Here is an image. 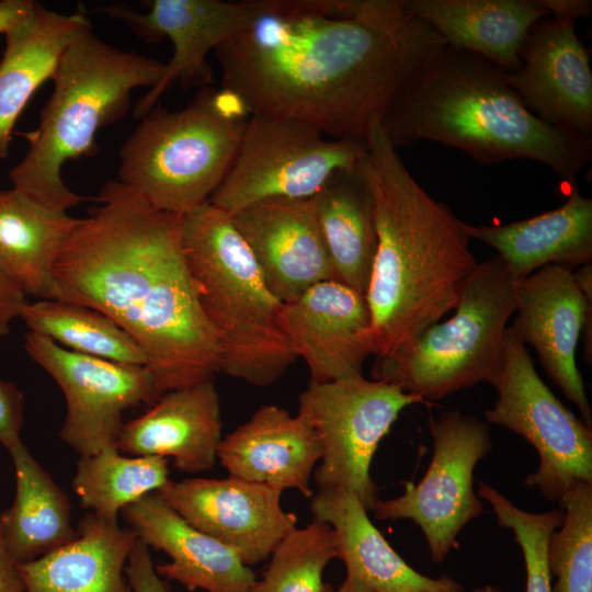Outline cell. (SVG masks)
<instances>
[{
    "instance_id": "ab89813d",
    "label": "cell",
    "mask_w": 592,
    "mask_h": 592,
    "mask_svg": "<svg viewBox=\"0 0 592 592\" xmlns=\"http://www.w3.org/2000/svg\"><path fill=\"white\" fill-rule=\"evenodd\" d=\"M551 16L587 18L591 13L592 2L587 0H539ZM549 15V16H550Z\"/></svg>"
},
{
    "instance_id": "836d02e7",
    "label": "cell",
    "mask_w": 592,
    "mask_h": 592,
    "mask_svg": "<svg viewBox=\"0 0 592 592\" xmlns=\"http://www.w3.org/2000/svg\"><path fill=\"white\" fill-rule=\"evenodd\" d=\"M561 525L548 540L551 592H592V483L574 481L559 501Z\"/></svg>"
},
{
    "instance_id": "f546056e",
    "label": "cell",
    "mask_w": 592,
    "mask_h": 592,
    "mask_svg": "<svg viewBox=\"0 0 592 592\" xmlns=\"http://www.w3.org/2000/svg\"><path fill=\"white\" fill-rule=\"evenodd\" d=\"M15 471V497L0 512L3 544L16 563H24L69 544L77 536L67 494L23 442L9 451Z\"/></svg>"
},
{
    "instance_id": "603a6c76",
    "label": "cell",
    "mask_w": 592,
    "mask_h": 592,
    "mask_svg": "<svg viewBox=\"0 0 592 592\" xmlns=\"http://www.w3.org/2000/svg\"><path fill=\"white\" fill-rule=\"evenodd\" d=\"M310 510L315 520L333 528L338 559L345 565L346 574L355 577L368 592H464L451 577L431 578L410 567L351 491L320 488L311 497Z\"/></svg>"
},
{
    "instance_id": "30bf717a",
    "label": "cell",
    "mask_w": 592,
    "mask_h": 592,
    "mask_svg": "<svg viewBox=\"0 0 592 592\" xmlns=\"http://www.w3.org/2000/svg\"><path fill=\"white\" fill-rule=\"evenodd\" d=\"M298 414L321 447L312 478L320 488L354 493L366 510L377 501L371 465L380 441L409 406L428 403L398 386L362 376L310 383L298 398Z\"/></svg>"
},
{
    "instance_id": "8fae6325",
    "label": "cell",
    "mask_w": 592,
    "mask_h": 592,
    "mask_svg": "<svg viewBox=\"0 0 592 592\" xmlns=\"http://www.w3.org/2000/svg\"><path fill=\"white\" fill-rule=\"evenodd\" d=\"M497 400L486 420L528 442L537 452V469L525 486L559 502L574 481L592 483V428L569 410L542 380L528 350L508 327Z\"/></svg>"
},
{
    "instance_id": "8992f818",
    "label": "cell",
    "mask_w": 592,
    "mask_h": 592,
    "mask_svg": "<svg viewBox=\"0 0 592 592\" xmlns=\"http://www.w3.org/2000/svg\"><path fill=\"white\" fill-rule=\"evenodd\" d=\"M181 248L198 305L220 348L221 372L257 387L296 361L270 291L230 215L208 202L181 215Z\"/></svg>"
},
{
    "instance_id": "7402d4cb",
    "label": "cell",
    "mask_w": 592,
    "mask_h": 592,
    "mask_svg": "<svg viewBox=\"0 0 592 592\" xmlns=\"http://www.w3.org/2000/svg\"><path fill=\"white\" fill-rule=\"evenodd\" d=\"M214 379L164 392L143 415L124 422L116 446L129 456L172 458L184 473L214 467L223 440Z\"/></svg>"
},
{
    "instance_id": "44dd1931",
    "label": "cell",
    "mask_w": 592,
    "mask_h": 592,
    "mask_svg": "<svg viewBox=\"0 0 592 592\" xmlns=\"http://www.w3.org/2000/svg\"><path fill=\"white\" fill-rule=\"evenodd\" d=\"M321 458L315 430L298 413L275 405L260 407L223 437L217 459L228 476L311 498L310 481Z\"/></svg>"
},
{
    "instance_id": "1f68e13d",
    "label": "cell",
    "mask_w": 592,
    "mask_h": 592,
    "mask_svg": "<svg viewBox=\"0 0 592 592\" xmlns=\"http://www.w3.org/2000/svg\"><path fill=\"white\" fill-rule=\"evenodd\" d=\"M168 480V458L129 456L110 446L78 459L72 488L82 508L117 523L124 508L157 492Z\"/></svg>"
},
{
    "instance_id": "9a60e30c",
    "label": "cell",
    "mask_w": 592,
    "mask_h": 592,
    "mask_svg": "<svg viewBox=\"0 0 592 592\" xmlns=\"http://www.w3.org/2000/svg\"><path fill=\"white\" fill-rule=\"evenodd\" d=\"M146 13L125 4L100 8L103 14L124 22L147 43L169 38L173 53L160 81L144 94L133 115L140 119L174 83L184 89L208 87L213 73L207 54L223 43L251 29L269 13L266 0H151Z\"/></svg>"
},
{
    "instance_id": "e575fe53",
    "label": "cell",
    "mask_w": 592,
    "mask_h": 592,
    "mask_svg": "<svg viewBox=\"0 0 592 592\" xmlns=\"http://www.w3.org/2000/svg\"><path fill=\"white\" fill-rule=\"evenodd\" d=\"M477 494L490 504L499 526L514 534L524 558V592H551L553 578L548 568L547 547L551 533L562 523V509L542 513L525 511L483 481H478Z\"/></svg>"
},
{
    "instance_id": "74e56055",
    "label": "cell",
    "mask_w": 592,
    "mask_h": 592,
    "mask_svg": "<svg viewBox=\"0 0 592 592\" xmlns=\"http://www.w3.org/2000/svg\"><path fill=\"white\" fill-rule=\"evenodd\" d=\"M27 301L23 292L0 271V339L10 331V323L20 317Z\"/></svg>"
},
{
    "instance_id": "7a4b0ae2",
    "label": "cell",
    "mask_w": 592,
    "mask_h": 592,
    "mask_svg": "<svg viewBox=\"0 0 592 592\" xmlns=\"http://www.w3.org/2000/svg\"><path fill=\"white\" fill-rule=\"evenodd\" d=\"M94 201L100 205L62 243L53 299L117 323L145 352L160 396L214 379L220 348L185 264L181 215L153 208L119 180L106 182Z\"/></svg>"
},
{
    "instance_id": "3957f363",
    "label": "cell",
    "mask_w": 592,
    "mask_h": 592,
    "mask_svg": "<svg viewBox=\"0 0 592 592\" xmlns=\"http://www.w3.org/2000/svg\"><path fill=\"white\" fill-rule=\"evenodd\" d=\"M363 168L374 200L377 246L365 299L376 360L407 351L454 310L478 262L468 224L414 180L380 127L371 124Z\"/></svg>"
},
{
    "instance_id": "b9f144b4",
    "label": "cell",
    "mask_w": 592,
    "mask_h": 592,
    "mask_svg": "<svg viewBox=\"0 0 592 592\" xmlns=\"http://www.w3.org/2000/svg\"><path fill=\"white\" fill-rule=\"evenodd\" d=\"M337 592H368L367 589L353 576L346 574Z\"/></svg>"
},
{
    "instance_id": "7bdbcfd3",
    "label": "cell",
    "mask_w": 592,
    "mask_h": 592,
    "mask_svg": "<svg viewBox=\"0 0 592 592\" xmlns=\"http://www.w3.org/2000/svg\"><path fill=\"white\" fill-rule=\"evenodd\" d=\"M471 592H504V591H502L500 588L494 587V585H483V587L476 588Z\"/></svg>"
},
{
    "instance_id": "d4e9b609",
    "label": "cell",
    "mask_w": 592,
    "mask_h": 592,
    "mask_svg": "<svg viewBox=\"0 0 592 592\" xmlns=\"http://www.w3.org/2000/svg\"><path fill=\"white\" fill-rule=\"evenodd\" d=\"M446 46L481 56L504 71L520 67L530 30L549 16L539 0H401Z\"/></svg>"
},
{
    "instance_id": "e0dca14e",
    "label": "cell",
    "mask_w": 592,
    "mask_h": 592,
    "mask_svg": "<svg viewBox=\"0 0 592 592\" xmlns=\"http://www.w3.org/2000/svg\"><path fill=\"white\" fill-rule=\"evenodd\" d=\"M576 21L550 15L534 24L520 49V67L504 78L538 118L592 139V70Z\"/></svg>"
},
{
    "instance_id": "4fadbf2b",
    "label": "cell",
    "mask_w": 592,
    "mask_h": 592,
    "mask_svg": "<svg viewBox=\"0 0 592 592\" xmlns=\"http://www.w3.org/2000/svg\"><path fill=\"white\" fill-rule=\"evenodd\" d=\"M514 315V335L534 348L548 377L592 428V409L576 362L583 337L585 360L592 364L591 263L574 271L545 265L516 280Z\"/></svg>"
},
{
    "instance_id": "7c38bea8",
    "label": "cell",
    "mask_w": 592,
    "mask_h": 592,
    "mask_svg": "<svg viewBox=\"0 0 592 592\" xmlns=\"http://www.w3.org/2000/svg\"><path fill=\"white\" fill-rule=\"evenodd\" d=\"M433 455L423 478L396 498L375 502L377 520H410L422 531L431 560L442 562L460 531L483 513L474 471L492 449L488 424L458 410L429 420Z\"/></svg>"
},
{
    "instance_id": "277c9868",
    "label": "cell",
    "mask_w": 592,
    "mask_h": 592,
    "mask_svg": "<svg viewBox=\"0 0 592 592\" xmlns=\"http://www.w3.org/2000/svg\"><path fill=\"white\" fill-rule=\"evenodd\" d=\"M379 123L396 149L430 140L482 164L532 160L548 167L570 189L592 159V139L530 112L502 68L446 45Z\"/></svg>"
},
{
    "instance_id": "484cf974",
    "label": "cell",
    "mask_w": 592,
    "mask_h": 592,
    "mask_svg": "<svg viewBox=\"0 0 592 592\" xmlns=\"http://www.w3.org/2000/svg\"><path fill=\"white\" fill-rule=\"evenodd\" d=\"M468 231L497 251L515 280L550 264L574 271L592 261V200L574 186L555 209L503 225L468 224Z\"/></svg>"
},
{
    "instance_id": "ac0fdd59",
    "label": "cell",
    "mask_w": 592,
    "mask_h": 592,
    "mask_svg": "<svg viewBox=\"0 0 592 592\" xmlns=\"http://www.w3.org/2000/svg\"><path fill=\"white\" fill-rule=\"evenodd\" d=\"M280 321L311 383L362 376L365 360L375 354L365 296L338 280L317 283L283 303Z\"/></svg>"
},
{
    "instance_id": "2e32d148",
    "label": "cell",
    "mask_w": 592,
    "mask_h": 592,
    "mask_svg": "<svg viewBox=\"0 0 592 592\" xmlns=\"http://www.w3.org/2000/svg\"><path fill=\"white\" fill-rule=\"evenodd\" d=\"M191 526L232 548L248 567L267 560L297 524L281 490L232 477L187 478L157 491Z\"/></svg>"
},
{
    "instance_id": "5b68a950",
    "label": "cell",
    "mask_w": 592,
    "mask_h": 592,
    "mask_svg": "<svg viewBox=\"0 0 592 592\" xmlns=\"http://www.w3.org/2000/svg\"><path fill=\"white\" fill-rule=\"evenodd\" d=\"M166 64L110 45L92 31L65 52L37 127L23 136L24 157L10 170L13 189L41 205L67 212L89 198L70 191L62 166L95 153L98 130L122 119L136 88H153Z\"/></svg>"
},
{
    "instance_id": "83f0119b",
    "label": "cell",
    "mask_w": 592,
    "mask_h": 592,
    "mask_svg": "<svg viewBox=\"0 0 592 592\" xmlns=\"http://www.w3.org/2000/svg\"><path fill=\"white\" fill-rule=\"evenodd\" d=\"M363 160L334 172L311 201L335 278L365 296L377 234Z\"/></svg>"
},
{
    "instance_id": "4316f807",
    "label": "cell",
    "mask_w": 592,
    "mask_h": 592,
    "mask_svg": "<svg viewBox=\"0 0 592 592\" xmlns=\"http://www.w3.org/2000/svg\"><path fill=\"white\" fill-rule=\"evenodd\" d=\"M136 540L129 527L89 512L72 542L18 563L23 592H133L125 568Z\"/></svg>"
},
{
    "instance_id": "52a82bcc",
    "label": "cell",
    "mask_w": 592,
    "mask_h": 592,
    "mask_svg": "<svg viewBox=\"0 0 592 592\" xmlns=\"http://www.w3.org/2000/svg\"><path fill=\"white\" fill-rule=\"evenodd\" d=\"M250 112L226 89L201 88L183 109L153 106L119 150V181L158 210L182 215L226 175Z\"/></svg>"
},
{
    "instance_id": "ba28073f",
    "label": "cell",
    "mask_w": 592,
    "mask_h": 592,
    "mask_svg": "<svg viewBox=\"0 0 592 592\" xmlns=\"http://www.w3.org/2000/svg\"><path fill=\"white\" fill-rule=\"evenodd\" d=\"M515 282L494 254L462 282L454 315L429 327L403 353L376 360L373 379L398 386L426 402L480 383L497 386Z\"/></svg>"
},
{
    "instance_id": "ffe728a7",
    "label": "cell",
    "mask_w": 592,
    "mask_h": 592,
    "mask_svg": "<svg viewBox=\"0 0 592 592\" xmlns=\"http://www.w3.org/2000/svg\"><path fill=\"white\" fill-rule=\"evenodd\" d=\"M121 514L139 540L168 555L170 562L156 565L166 580L205 592H249L255 581L232 548L191 526L158 492L124 508Z\"/></svg>"
},
{
    "instance_id": "9c48e42d",
    "label": "cell",
    "mask_w": 592,
    "mask_h": 592,
    "mask_svg": "<svg viewBox=\"0 0 592 592\" xmlns=\"http://www.w3.org/2000/svg\"><path fill=\"white\" fill-rule=\"evenodd\" d=\"M367 155L366 139L331 138L293 118L250 114L235 158L208 203L228 215L270 200L312 197Z\"/></svg>"
},
{
    "instance_id": "4dcf8cb0",
    "label": "cell",
    "mask_w": 592,
    "mask_h": 592,
    "mask_svg": "<svg viewBox=\"0 0 592 592\" xmlns=\"http://www.w3.org/2000/svg\"><path fill=\"white\" fill-rule=\"evenodd\" d=\"M31 332L60 346L106 361L147 366L137 342L105 314L58 299L26 301L20 317Z\"/></svg>"
},
{
    "instance_id": "d6986e66",
    "label": "cell",
    "mask_w": 592,
    "mask_h": 592,
    "mask_svg": "<svg viewBox=\"0 0 592 592\" xmlns=\"http://www.w3.org/2000/svg\"><path fill=\"white\" fill-rule=\"evenodd\" d=\"M270 291L288 303L337 280L310 198L270 200L230 215Z\"/></svg>"
},
{
    "instance_id": "cb8c5ba5",
    "label": "cell",
    "mask_w": 592,
    "mask_h": 592,
    "mask_svg": "<svg viewBox=\"0 0 592 592\" xmlns=\"http://www.w3.org/2000/svg\"><path fill=\"white\" fill-rule=\"evenodd\" d=\"M92 31L82 5L60 13L35 2L5 35L0 60V159L9 152L12 129L34 92L52 80L67 48Z\"/></svg>"
},
{
    "instance_id": "6da1fadb",
    "label": "cell",
    "mask_w": 592,
    "mask_h": 592,
    "mask_svg": "<svg viewBox=\"0 0 592 592\" xmlns=\"http://www.w3.org/2000/svg\"><path fill=\"white\" fill-rule=\"evenodd\" d=\"M270 12L219 45L221 88L250 114L308 123L331 138L366 139L446 45L401 0H376L356 20L267 0Z\"/></svg>"
},
{
    "instance_id": "f35d334b",
    "label": "cell",
    "mask_w": 592,
    "mask_h": 592,
    "mask_svg": "<svg viewBox=\"0 0 592 592\" xmlns=\"http://www.w3.org/2000/svg\"><path fill=\"white\" fill-rule=\"evenodd\" d=\"M24 585L18 563L9 555L0 528V592H23Z\"/></svg>"
},
{
    "instance_id": "f1b7e54d",
    "label": "cell",
    "mask_w": 592,
    "mask_h": 592,
    "mask_svg": "<svg viewBox=\"0 0 592 592\" xmlns=\"http://www.w3.org/2000/svg\"><path fill=\"white\" fill-rule=\"evenodd\" d=\"M77 221L16 189L0 191V271L25 296L53 299L55 262Z\"/></svg>"
},
{
    "instance_id": "d590c367",
    "label": "cell",
    "mask_w": 592,
    "mask_h": 592,
    "mask_svg": "<svg viewBox=\"0 0 592 592\" xmlns=\"http://www.w3.org/2000/svg\"><path fill=\"white\" fill-rule=\"evenodd\" d=\"M133 592H178L156 571L150 548L137 538L125 568Z\"/></svg>"
},
{
    "instance_id": "5bb4252c",
    "label": "cell",
    "mask_w": 592,
    "mask_h": 592,
    "mask_svg": "<svg viewBox=\"0 0 592 592\" xmlns=\"http://www.w3.org/2000/svg\"><path fill=\"white\" fill-rule=\"evenodd\" d=\"M24 348L60 387L66 415L58 436L80 457L116 446L124 411L160 398L147 366L76 353L31 331Z\"/></svg>"
},
{
    "instance_id": "d6a6232c",
    "label": "cell",
    "mask_w": 592,
    "mask_h": 592,
    "mask_svg": "<svg viewBox=\"0 0 592 592\" xmlns=\"http://www.w3.org/2000/svg\"><path fill=\"white\" fill-rule=\"evenodd\" d=\"M338 559V540L333 528L312 520L293 528L276 546L261 578L249 592H334L325 582L323 572Z\"/></svg>"
},
{
    "instance_id": "60d3db41",
    "label": "cell",
    "mask_w": 592,
    "mask_h": 592,
    "mask_svg": "<svg viewBox=\"0 0 592 592\" xmlns=\"http://www.w3.org/2000/svg\"><path fill=\"white\" fill-rule=\"evenodd\" d=\"M33 0H0V34H5L32 10Z\"/></svg>"
},
{
    "instance_id": "8d00e7d4",
    "label": "cell",
    "mask_w": 592,
    "mask_h": 592,
    "mask_svg": "<svg viewBox=\"0 0 592 592\" xmlns=\"http://www.w3.org/2000/svg\"><path fill=\"white\" fill-rule=\"evenodd\" d=\"M23 410L21 390L0 377V444L8 452L22 442Z\"/></svg>"
}]
</instances>
